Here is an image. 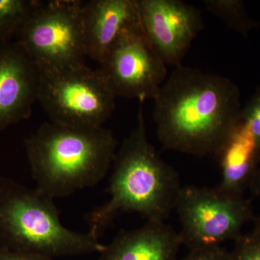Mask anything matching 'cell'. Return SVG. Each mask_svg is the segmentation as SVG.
Masks as SVG:
<instances>
[{"label": "cell", "mask_w": 260, "mask_h": 260, "mask_svg": "<svg viewBox=\"0 0 260 260\" xmlns=\"http://www.w3.org/2000/svg\"><path fill=\"white\" fill-rule=\"evenodd\" d=\"M182 260H231L230 252L220 246L189 250Z\"/></svg>", "instance_id": "ac0fdd59"}, {"label": "cell", "mask_w": 260, "mask_h": 260, "mask_svg": "<svg viewBox=\"0 0 260 260\" xmlns=\"http://www.w3.org/2000/svg\"><path fill=\"white\" fill-rule=\"evenodd\" d=\"M0 260H54L47 257L30 253L11 250L0 246Z\"/></svg>", "instance_id": "d6986e66"}, {"label": "cell", "mask_w": 260, "mask_h": 260, "mask_svg": "<svg viewBox=\"0 0 260 260\" xmlns=\"http://www.w3.org/2000/svg\"><path fill=\"white\" fill-rule=\"evenodd\" d=\"M37 189L53 199L96 185L115 158L111 130L72 127L46 121L24 141Z\"/></svg>", "instance_id": "3957f363"}, {"label": "cell", "mask_w": 260, "mask_h": 260, "mask_svg": "<svg viewBox=\"0 0 260 260\" xmlns=\"http://www.w3.org/2000/svg\"><path fill=\"white\" fill-rule=\"evenodd\" d=\"M90 232L64 227L54 199L0 175V246L47 256L100 253L104 248Z\"/></svg>", "instance_id": "277c9868"}, {"label": "cell", "mask_w": 260, "mask_h": 260, "mask_svg": "<svg viewBox=\"0 0 260 260\" xmlns=\"http://www.w3.org/2000/svg\"><path fill=\"white\" fill-rule=\"evenodd\" d=\"M38 0H0V43L14 42Z\"/></svg>", "instance_id": "9a60e30c"}, {"label": "cell", "mask_w": 260, "mask_h": 260, "mask_svg": "<svg viewBox=\"0 0 260 260\" xmlns=\"http://www.w3.org/2000/svg\"><path fill=\"white\" fill-rule=\"evenodd\" d=\"M203 4L208 10L227 27L244 37L252 29L260 25L259 22L251 19L246 13L245 5L240 0H203Z\"/></svg>", "instance_id": "5bb4252c"}, {"label": "cell", "mask_w": 260, "mask_h": 260, "mask_svg": "<svg viewBox=\"0 0 260 260\" xmlns=\"http://www.w3.org/2000/svg\"><path fill=\"white\" fill-rule=\"evenodd\" d=\"M78 0L40 1L14 42L39 70H58L83 64V6Z\"/></svg>", "instance_id": "8992f818"}, {"label": "cell", "mask_w": 260, "mask_h": 260, "mask_svg": "<svg viewBox=\"0 0 260 260\" xmlns=\"http://www.w3.org/2000/svg\"><path fill=\"white\" fill-rule=\"evenodd\" d=\"M252 232L260 235V215L257 218H254V226Z\"/></svg>", "instance_id": "44dd1931"}, {"label": "cell", "mask_w": 260, "mask_h": 260, "mask_svg": "<svg viewBox=\"0 0 260 260\" xmlns=\"http://www.w3.org/2000/svg\"><path fill=\"white\" fill-rule=\"evenodd\" d=\"M234 242L231 260H260V235L252 232L242 234Z\"/></svg>", "instance_id": "2e32d148"}, {"label": "cell", "mask_w": 260, "mask_h": 260, "mask_svg": "<svg viewBox=\"0 0 260 260\" xmlns=\"http://www.w3.org/2000/svg\"><path fill=\"white\" fill-rule=\"evenodd\" d=\"M40 70L18 43H0V133L31 115Z\"/></svg>", "instance_id": "30bf717a"}, {"label": "cell", "mask_w": 260, "mask_h": 260, "mask_svg": "<svg viewBox=\"0 0 260 260\" xmlns=\"http://www.w3.org/2000/svg\"><path fill=\"white\" fill-rule=\"evenodd\" d=\"M175 210L181 225V242L189 250L237 240L243 227L254 220L250 200L217 186L182 187Z\"/></svg>", "instance_id": "52a82bcc"}, {"label": "cell", "mask_w": 260, "mask_h": 260, "mask_svg": "<svg viewBox=\"0 0 260 260\" xmlns=\"http://www.w3.org/2000/svg\"><path fill=\"white\" fill-rule=\"evenodd\" d=\"M99 70L116 97L140 103L153 100L167 77V64L150 44L141 22L121 34Z\"/></svg>", "instance_id": "ba28073f"}, {"label": "cell", "mask_w": 260, "mask_h": 260, "mask_svg": "<svg viewBox=\"0 0 260 260\" xmlns=\"http://www.w3.org/2000/svg\"><path fill=\"white\" fill-rule=\"evenodd\" d=\"M116 98L99 69L83 64L63 70H40L38 102L51 122L72 127H100L114 112Z\"/></svg>", "instance_id": "5b68a950"}, {"label": "cell", "mask_w": 260, "mask_h": 260, "mask_svg": "<svg viewBox=\"0 0 260 260\" xmlns=\"http://www.w3.org/2000/svg\"><path fill=\"white\" fill-rule=\"evenodd\" d=\"M140 23L138 0H91L84 3L86 56L102 64L126 29Z\"/></svg>", "instance_id": "8fae6325"}, {"label": "cell", "mask_w": 260, "mask_h": 260, "mask_svg": "<svg viewBox=\"0 0 260 260\" xmlns=\"http://www.w3.org/2000/svg\"><path fill=\"white\" fill-rule=\"evenodd\" d=\"M153 101L160 143L194 156H217L242 120L237 85L190 67L175 68Z\"/></svg>", "instance_id": "6da1fadb"}, {"label": "cell", "mask_w": 260, "mask_h": 260, "mask_svg": "<svg viewBox=\"0 0 260 260\" xmlns=\"http://www.w3.org/2000/svg\"><path fill=\"white\" fill-rule=\"evenodd\" d=\"M181 245L179 233L164 221L148 220L139 229L121 231L98 260H177Z\"/></svg>", "instance_id": "7c38bea8"}, {"label": "cell", "mask_w": 260, "mask_h": 260, "mask_svg": "<svg viewBox=\"0 0 260 260\" xmlns=\"http://www.w3.org/2000/svg\"><path fill=\"white\" fill-rule=\"evenodd\" d=\"M145 34L166 64L177 68L203 30L199 10L180 0H138Z\"/></svg>", "instance_id": "9c48e42d"}, {"label": "cell", "mask_w": 260, "mask_h": 260, "mask_svg": "<svg viewBox=\"0 0 260 260\" xmlns=\"http://www.w3.org/2000/svg\"><path fill=\"white\" fill-rule=\"evenodd\" d=\"M143 104L136 125L116 152L108 187L110 199L87 216L89 232L98 238L122 213L164 221L175 210L182 189L177 172L148 141Z\"/></svg>", "instance_id": "7a4b0ae2"}, {"label": "cell", "mask_w": 260, "mask_h": 260, "mask_svg": "<svg viewBox=\"0 0 260 260\" xmlns=\"http://www.w3.org/2000/svg\"><path fill=\"white\" fill-rule=\"evenodd\" d=\"M221 180L219 189L244 195L260 162V149L244 121H240L218 155Z\"/></svg>", "instance_id": "4fadbf2b"}, {"label": "cell", "mask_w": 260, "mask_h": 260, "mask_svg": "<svg viewBox=\"0 0 260 260\" xmlns=\"http://www.w3.org/2000/svg\"><path fill=\"white\" fill-rule=\"evenodd\" d=\"M242 119L252 134L260 149V87L242 108Z\"/></svg>", "instance_id": "e0dca14e"}, {"label": "cell", "mask_w": 260, "mask_h": 260, "mask_svg": "<svg viewBox=\"0 0 260 260\" xmlns=\"http://www.w3.org/2000/svg\"><path fill=\"white\" fill-rule=\"evenodd\" d=\"M249 189L254 196L260 197V162L254 177L251 179Z\"/></svg>", "instance_id": "ffe728a7"}]
</instances>
